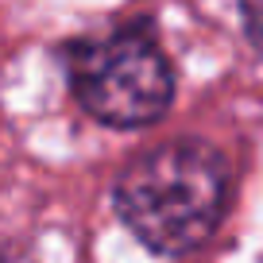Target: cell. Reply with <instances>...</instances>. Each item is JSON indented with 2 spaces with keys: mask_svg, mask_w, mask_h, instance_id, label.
Returning <instances> with one entry per match:
<instances>
[{
  "mask_svg": "<svg viewBox=\"0 0 263 263\" xmlns=\"http://www.w3.org/2000/svg\"><path fill=\"white\" fill-rule=\"evenodd\" d=\"M116 221L151 255L186 259L221 232L232 205V166L217 143L174 136L151 143L108 186Z\"/></svg>",
  "mask_w": 263,
  "mask_h": 263,
  "instance_id": "1",
  "label": "cell"
},
{
  "mask_svg": "<svg viewBox=\"0 0 263 263\" xmlns=\"http://www.w3.org/2000/svg\"><path fill=\"white\" fill-rule=\"evenodd\" d=\"M66 89L89 120L112 132L159 124L174 105L178 74L151 20H128L58 47Z\"/></svg>",
  "mask_w": 263,
  "mask_h": 263,
  "instance_id": "2",
  "label": "cell"
},
{
  "mask_svg": "<svg viewBox=\"0 0 263 263\" xmlns=\"http://www.w3.org/2000/svg\"><path fill=\"white\" fill-rule=\"evenodd\" d=\"M236 8L248 47L255 50V58H263V0H236Z\"/></svg>",
  "mask_w": 263,
  "mask_h": 263,
  "instance_id": "3",
  "label": "cell"
}]
</instances>
